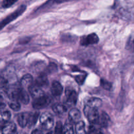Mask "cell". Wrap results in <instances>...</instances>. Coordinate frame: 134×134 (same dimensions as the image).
I'll use <instances>...</instances> for the list:
<instances>
[{"label": "cell", "mask_w": 134, "mask_h": 134, "mask_svg": "<svg viewBox=\"0 0 134 134\" xmlns=\"http://www.w3.org/2000/svg\"><path fill=\"white\" fill-rule=\"evenodd\" d=\"M9 96L13 101L18 102L19 103H22L26 105L30 102V98L27 93L21 88H16L13 89L10 92Z\"/></svg>", "instance_id": "obj_1"}, {"label": "cell", "mask_w": 134, "mask_h": 134, "mask_svg": "<svg viewBox=\"0 0 134 134\" xmlns=\"http://www.w3.org/2000/svg\"><path fill=\"white\" fill-rule=\"evenodd\" d=\"M40 123L42 125V128L46 130L51 131L54 124V119L51 113L44 112L41 114L40 116Z\"/></svg>", "instance_id": "obj_2"}, {"label": "cell", "mask_w": 134, "mask_h": 134, "mask_svg": "<svg viewBox=\"0 0 134 134\" xmlns=\"http://www.w3.org/2000/svg\"><path fill=\"white\" fill-rule=\"evenodd\" d=\"M84 113L88 121L92 124H97L99 116V113L98 109L92 108L87 105L85 106Z\"/></svg>", "instance_id": "obj_3"}, {"label": "cell", "mask_w": 134, "mask_h": 134, "mask_svg": "<svg viewBox=\"0 0 134 134\" xmlns=\"http://www.w3.org/2000/svg\"><path fill=\"white\" fill-rule=\"evenodd\" d=\"M26 9V5H22V6L20 7L19 8H18V9L15 10V12L13 13L12 14H10V15L8 16L7 17H6L5 19L3 20L0 22V30H1V29L3 28L7 24H9L10 22H11L12 21L14 20H15L16 18H18L19 16H20L21 14L25 11Z\"/></svg>", "instance_id": "obj_4"}, {"label": "cell", "mask_w": 134, "mask_h": 134, "mask_svg": "<svg viewBox=\"0 0 134 134\" xmlns=\"http://www.w3.org/2000/svg\"><path fill=\"white\" fill-rule=\"evenodd\" d=\"M51 102V98L48 96L44 95L37 99H35V100L33 102V107L37 110L41 109L47 107L50 104Z\"/></svg>", "instance_id": "obj_5"}, {"label": "cell", "mask_w": 134, "mask_h": 134, "mask_svg": "<svg viewBox=\"0 0 134 134\" xmlns=\"http://www.w3.org/2000/svg\"><path fill=\"white\" fill-rule=\"evenodd\" d=\"M66 97L65 107H71L76 104L77 101V94L75 90L66 91Z\"/></svg>", "instance_id": "obj_6"}, {"label": "cell", "mask_w": 134, "mask_h": 134, "mask_svg": "<svg viewBox=\"0 0 134 134\" xmlns=\"http://www.w3.org/2000/svg\"><path fill=\"white\" fill-rule=\"evenodd\" d=\"M99 41L98 35L95 34H91L88 35L83 37L81 40V44L83 46L96 44Z\"/></svg>", "instance_id": "obj_7"}, {"label": "cell", "mask_w": 134, "mask_h": 134, "mask_svg": "<svg viewBox=\"0 0 134 134\" xmlns=\"http://www.w3.org/2000/svg\"><path fill=\"white\" fill-rule=\"evenodd\" d=\"M29 92H30V94L31 96L35 99L44 96V92H43V88L39 87V86L36 85V84L34 83L28 88Z\"/></svg>", "instance_id": "obj_8"}, {"label": "cell", "mask_w": 134, "mask_h": 134, "mask_svg": "<svg viewBox=\"0 0 134 134\" xmlns=\"http://www.w3.org/2000/svg\"><path fill=\"white\" fill-rule=\"evenodd\" d=\"M1 134H18L15 124L9 122L5 124L1 129Z\"/></svg>", "instance_id": "obj_9"}, {"label": "cell", "mask_w": 134, "mask_h": 134, "mask_svg": "<svg viewBox=\"0 0 134 134\" xmlns=\"http://www.w3.org/2000/svg\"><path fill=\"white\" fill-rule=\"evenodd\" d=\"M30 113H22L17 116V121L18 124L22 128H24L28 125L29 119H30Z\"/></svg>", "instance_id": "obj_10"}, {"label": "cell", "mask_w": 134, "mask_h": 134, "mask_svg": "<svg viewBox=\"0 0 134 134\" xmlns=\"http://www.w3.org/2000/svg\"><path fill=\"white\" fill-rule=\"evenodd\" d=\"M81 117V113L77 109H72L69 113V120L71 123H75L79 122Z\"/></svg>", "instance_id": "obj_11"}, {"label": "cell", "mask_w": 134, "mask_h": 134, "mask_svg": "<svg viewBox=\"0 0 134 134\" xmlns=\"http://www.w3.org/2000/svg\"><path fill=\"white\" fill-rule=\"evenodd\" d=\"M9 86L7 80L0 75V98H3L8 94Z\"/></svg>", "instance_id": "obj_12"}, {"label": "cell", "mask_w": 134, "mask_h": 134, "mask_svg": "<svg viewBox=\"0 0 134 134\" xmlns=\"http://www.w3.org/2000/svg\"><path fill=\"white\" fill-rule=\"evenodd\" d=\"M63 91V88L61 84L58 81H54L51 86V92L55 97L60 96Z\"/></svg>", "instance_id": "obj_13"}, {"label": "cell", "mask_w": 134, "mask_h": 134, "mask_svg": "<svg viewBox=\"0 0 134 134\" xmlns=\"http://www.w3.org/2000/svg\"><path fill=\"white\" fill-rule=\"evenodd\" d=\"M10 119V113L7 110H0V126H3L9 122Z\"/></svg>", "instance_id": "obj_14"}, {"label": "cell", "mask_w": 134, "mask_h": 134, "mask_svg": "<svg viewBox=\"0 0 134 134\" xmlns=\"http://www.w3.org/2000/svg\"><path fill=\"white\" fill-rule=\"evenodd\" d=\"M110 121V118L109 115L106 113L102 112L99 113V119H98V124L100 126L102 127H107L108 126L109 123Z\"/></svg>", "instance_id": "obj_15"}, {"label": "cell", "mask_w": 134, "mask_h": 134, "mask_svg": "<svg viewBox=\"0 0 134 134\" xmlns=\"http://www.w3.org/2000/svg\"><path fill=\"white\" fill-rule=\"evenodd\" d=\"M102 99L98 98H91L88 99L87 101V103L85 105H87L88 107H92V108L99 109L102 106Z\"/></svg>", "instance_id": "obj_16"}, {"label": "cell", "mask_w": 134, "mask_h": 134, "mask_svg": "<svg viewBox=\"0 0 134 134\" xmlns=\"http://www.w3.org/2000/svg\"><path fill=\"white\" fill-rule=\"evenodd\" d=\"M52 110L57 115H62L66 113L67 107L61 103H56L52 106Z\"/></svg>", "instance_id": "obj_17"}, {"label": "cell", "mask_w": 134, "mask_h": 134, "mask_svg": "<svg viewBox=\"0 0 134 134\" xmlns=\"http://www.w3.org/2000/svg\"><path fill=\"white\" fill-rule=\"evenodd\" d=\"M33 84V77L30 74L24 76L20 81V85L22 87L29 88Z\"/></svg>", "instance_id": "obj_18"}, {"label": "cell", "mask_w": 134, "mask_h": 134, "mask_svg": "<svg viewBox=\"0 0 134 134\" xmlns=\"http://www.w3.org/2000/svg\"><path fill=\"white\" fill-rule=\"evenodd\" d=\"M35 84H36L37 86H39V87H41V88H43V87H45L47 86L48 84V79L47 78V76L44 75L42 74L40 75L39 77L37 78L36 81H35Z\"/></svg>", "instance_id": "obj_19"}, {"label": "cell", "mask_w": 134, "mask_h": 134, "mask_svg": "<svg viewBox=\"0 0 134 134\" xmlns=\"http://www.w3.org/2000/svg\"><path fill=\"white\" fill-rule=\"evenodd\" d=\"M75 132L76 134H86L85 124L84 122L79 121L76 124Z\"/></svg>", "instance_id": "obj_20"}, {"label": "cell", "mask_w": 134, "mask_h": 134, "mask_svg": "<svg viewBox=\"0 0 134 134\" xmlns=\"http://www.w3.org/2000/svg\"><path fill=\"white\" fill-rule=\"evenodd\" d=\"M126 48L131 52H134V34L131 35L128 38Z\"/></svg>", "instance_id": "obj_21"}, {"label": "cell", "mask_w": 134, "mask_h": 134, "mask_svg": "<svg viewBox=\"0 0 134 134\" xmlns=\"http://www.w3.org/2000/svg\"><path fill=\"white\" fill-rule=\"evenodd\" d=\"M63 134H74L73 126L69 121L67 122L65 126L63 127Z\"/></svg>", "instance_id": "obj_22"}, {"label": "cell", "mask_w": 134, "mask_h": 134, "mask_svg": "<svg viewBox=\"0 0 134 134\" xmlns=\"http://www.w3.org/2000/svg\"><path fill=\"white\" fill-rule=\"evenodd\" d=\"M38 115L39 113H30V119H29V126H32L34 124L36 123L37 119L38 118Z\"/></svg>", "instance_id": "obj_23"}, {"label": "cell", "mask_w": 134, "mask_h": 134, "mask_svg": "<svg viewBox=\"0 0 134 134\" xmlns=\"http://www.w3.org/2000/svg\"><path fill=\"white\" fill-rule=\"evenodd\" d=\"M101 85H102V86L103 88L107 90H111V87H112V85H111V82H109V81H106L105 79L101 80Z\"/></svg>", "instance_id": "obj_24"}, {"label": "cell", "mask_w": 134, "mask_h": 134, "mask_svg": "<svg viewBox=\"0 0 134 134\" xmlns=\"http://www.w3.org/2000/svg\"><path fill=\"white\" fill-rule=\"evenodd\" d=\"M54 134H63V126L60 121H58L56 123Z\"/></svg>", "instance_id": "obj_25"}, {"label": "cell", "mask_w": 134, "mask_h": 134, "mask_svg": "<svg viewBox=\"0 0 134 134\" xmlns=\"http://www.w3.org/2000/svg\"><path fill=\"white\" fill-rule=\"evenodd\" d=\"M88 134H102V133L99 129L96 128L94 126L92 125L89 127L88 131Z\"/></svg>", "instance_id": "obj_26"}, {"label": "cell", "mask_w": 134, "mask_h": 134, "mask_svg": "<svg viewBox=\"0 0 134 134\" xmlns=\"http://www.w3.org/2000/svg\"><path fill=\"white\" fill-rule=\"evenodd\" d=\"M9 106H10V107L12 109L16 111H18L20 109V103H19L17 102H14V101H13L11 103H10Z\"/></svg>", "instance_id": "obj_27"}, {"label": "cell", "mask_w": 134, "mask_h": 134, "mask_svg": "<svg viewBox=\"0 0 134 134\" xmlns=\"http://www.w3.org/2000/svg\"><path fill=\"white\" fill-rule=\"evenodd\" d=\"M32 134H52V132L51 131L46 130L42 128V129L35 130Z\"/></svg>", "instance_id": "obj_28"}, {"label": "cell", "mask_w": 134, "mask_h": 134, "mask_svg": "<svg viewBox=\"0 0 134 134\" xmlns=\"http://www.w3.org/2000/svg\"><path fill=\"white\" fill-rule=\"evenodd\" d=\"M15 3L16 1H4L2 3V7L4 8L10 7H11Z\"/></svg>", "instance_id": "obj_29"}, {"label": "cell", "mask_w": 134, "mask_h": 134, "mask_svg": "<svg viewBox=\"0 0 134 134\" xmlns=\"http://www.w3.org/2000/svg\"><path fill=\"white\" fill-rule=\"evenodd\" d=\"M85 79V77H84L83 75H79V76H77V77H76V81H77V82H79L80 85H82V84L83 83Z\"/></svg>", "instance_id": "obj_30"}, {"label": "cell", "mask_w": 134, "mask_h": 134, "mask_svg": "<svg viewBox=\"0 0 134 134\" xmlns=\"http://www.w3.org/2000/svg\"><path fill=\"white\" fill-rule=\"evenodd\" d=\"M131 82H132V86L134 88V71L132 73V79H131Z\"/></svg>", "instance_id": "obj_31"}]
</instances>
